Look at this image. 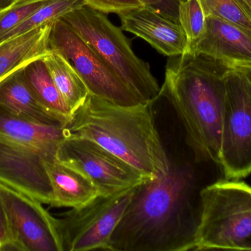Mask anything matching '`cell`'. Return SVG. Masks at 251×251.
<instances>
[{
	"mask_svg": "<svg viewBox=\"0 0 251 251\" xmlns=\"http://www.w3.org/2000/svg\"><path fill=\"white\" fill-rule=\"evenodd\" d=\"M49 0H16L0 8V40Z\"/></svg>",
	"mask_w": 251,
	"mask_h": 251,
	"instance_id": "obj_23",
	"label": "cell"
},
{
	"mask_svg": "<svg viewBox=\"0 0 251 251\" xmlns=\"http://www.w3.org/2000/svg\"><path fill=\"white\" fill-rule=\"evenodd\" d=\"M227 70L203 56L170 57L159 96L174 108L185 144L219 162Z\"/></svg>",
	"mask_w": 251,
	"mask_h": 251,
	"instance_id": "obj_3",
	"label": "cell"
},
{
	"mask_svg": "<svg viewBox=\"0 0 251 251\" xmlns=\"http://www.w3.org/2000/svg\"><path fill=\"white\" fill-rule=\"evenodd\" d=\"M43 57L22 68L24 79L37 101L66 126L72 120L73 113L57 89Z\"/></svg>",
	"mask_w": 251,
	"mask_h": 251,
	"instance_id": "obj_18",
	"label": "cell"
},
{
	"mask_svg": "<svg viewBox=\"0 0 251 251\" xmlns=\"http://www.w3.org/2000/svg\"><path fill=\"white\" fill-rule=\"evenodd\" d=\"M135 187L109 195H100L87 204L56 218L62 250L109 251L113 231L123 217Z\"/></svg>",
	"mask_w": 251,
	"mask_h": 251,
	"instance_id": "obj_7",
	"label": "cell"
},
{
	"mask_svg": "<svg viewBox=\"0 0 251 251\" xmlns=\"http://www.w3.org/2000/svg\"><path fill=\"white\" fill-rule=\"evenodd\" d=\"M63 19L144 103L159 98L160 86L147 62L137 57L121 28L105 13L88 5L69 12Z\"/></svg>",
	"mask_w": 251,
	"mask_h": 251,
	"instance_id": "obj_4",
	"label": "cell"
},
{
	"mask_svg": "<svg viewBox=\"0 0 251 251\" xmlns=\"http://www.w3.org/2000/svg\"><path fill=\"white\" fill-rule=\"evenodd\" d=\"M206 15L199 0H182L178 6V22L187 40V53L200 40L206 28ZM185 53V54H186Z\"/></svg>",
	"mask_w": 251,
	"mask_h": 251,
	"instance_id": "obj_21",
	"label": "cell"
},
{
	"mask_svg": "<svg viewBox=\"0 0 251 251\" xmlns=\"http://www.w3.org/2000/svg\"><path fill=\"white\" fill-rule=\"evenodd\" d=\"M43 155L22 144L0 139V183L44 204L53 193Z\"/></svg>",
	"mask_w": 251,
	"mask_h": 251,
	"instance_id": "obj_11",
	"label": "cell"
},
{
	"mask_svg": "<svg viewBox=\"0 0 251 251\" xmlns=\"http://www.w3.org/2000/svg\"><path fill=\"white\" fill-rule=\"evenodd\" d=\"M44 166L52 189L51 207H80L100 195L98 189L89 178L57 159L44 160Z\"/></svg>",
	"mask_w": 251,
	"mask_h": 251,
	"instance_id": "obj_15",
	"label": "cell"
},
{
	"mask_svg": "<svg viewBox=\"0 0 251 251\" xmlns=\"http://www.w3.org/2000/svg\"><path fill=\"white\" fill-rule=\"evenodd\" d=\"M240 1L251 13V0H240Z\"/></svg>",
	"mask_w": 251,
	"mask_h": 251,
	"instance_id": "obj_27",
	"label": "cell"
},
{
	"mask_svg": "<svg viewBox=\"0 0 251 251\" xmlns=\"http://www.w3.org/2000/svg\"><path fill=\"white\" fill-rule=\"evenodd\" d=\"M221 163L193 156L137 186L110 242L111 251H195L201 193L225 179Z\"/></svg>",
	"mask_w": 251,
	"mask_h": 251,
	"instance_id": "obj_1",
	"label": "cell"
},
{
	"mask_svg": "<svg viewBox=\"0 0 251 251\" xmlns=\"http://www.w3.org/2000/svg\"><path fill=\"white\" fill-rule=\"evenodd\" d=\"M119 17L122 30L145 40L160 54L170 57L187 53V40L179 22L146 6Z\"/></svg>",
	"mask_w": 251,
	"mask_h": 251,
	"instance_id": "obj_13",
	"label": "cell"
},
{
	"mask_svg": "<svg viewBox=\"0 0 251 251\" xmlns=\"http://www.w3.org/2000/svg\"><path fill=\"white\" fill-rule=\"evenodd\" d=\"M220 163L227 179L251 173V72L228 69L224 75Z\"/></svg>",
	"mask_w": 251,
	"mask_h": 251,
	"instance_id": "obj_6",
	"label": "cell"
},
{
	"mask_svg": "<svg viewBox=\"0 0 251 251\" xmlns=\"http://www.w3.org/2000/svg\"><path fill=\"white\" fill-rule=\"evenodd\" d=\"M0 107L19 117L35 123L64 126L32 95L24 79L22 69L13 72L0 82Z\"/></svg>",
	"mask_w": 251,
	"mask_h": 251,
	"instance_id": "obj_17",
	"label": "cell"
},
{
	"mask_svg": "<svg viewBox=\"0 0 251 251\" xmlns=\"http://www.w3.org/2000/svg\"><path fill=\"white\" fill-rule=\"evenodd\" d=\"M53 22L0 43V82L32 60L48 54Z\"/></svg>",
	"mask_w": 251,
	"mask_h": 251,
	"instance_id": "obj_16",
	"label": "cell"
},
{
	"mask_svg": "<svg viewBox=\"0 0 251 251\" xmlns=\"http://www.w3.org/2000/svg\"><path fill=\"white\" fill-rule=\"evenodd\" d=\"M68 135L65 126L35 123L0 107V139L32 149L47 161L56 159L57 148Z\"/></svg>",
	"mask_w": 251,
	"mask_h": 251,
	"instance_id": "obj_14",
	"label": "cell"
},
{
	"mask_svg": "<svg viewBox=\"0 0 251 251\" xmlns=\"http://www.w3.org/2000/svg\"><path fill=\"white\" fill-rule=\"evenodd\" d=\"M13 250L63 251L56 218L42 203L0 183Z\"/></svg>",
	"mask_w": 251,
	"mask_h": 251,
	"instance_id": "obj_10",
	"label": "cell"
},
{
	"mask_svg": "<svg viewBox=\"0 0 251 251\" xmlns=\"http://www.w3.org/2000/svg\"><path fill=\"white\" fill-rule=\"evenodd\" d=\"M49 45L70 62L91 95L119 106L146 103L60 18L53 22Z\"/></svg>",
	"mask_w": 251,
	"mask_h": 251,
	"instance_id": "obj_8",
	"label": "cell"
},
{
	"mask_svg": "<svg viewBox=\"0 0 251 251\" xmlns=\"http://www.w3.org/2000/svg\"><path fill=\"white\" fill-rule=\"evenodd\" d=\"M85 5L86 4L82 0H49L20 25L6 34L0 40V43L60 19L69 12Z\"/></svg>",
	"mask_w": 251,
	"mask_h": 251,
	"instance_id": "obj_20",
	"label": "cell"
},
{
	"mask_svg": "<svg viewBox=\"0 0 251 251\" xmlns=\"http://www.w3.org/2000/svg\"><path fill=\"white\" fill-rule=\"evenodd\" d=\"M4 250H13V240L5 209L0 195V251Z\"/></svg>",
	"mask_w": 251,
	"mask_h": 251,
	"instance_id": "obj_26",
	"label": "cell"
},
{
	"mask_svg": "<svg viewBox=\"0 0 251 251\" xmlns=\"http://www.w3.org/2000/svg\"><path fill=\"white\" fill-rule=\"evenodd\" d=\"M7 2L9 3V4H10V3L13 2V1H16V0H7Z\"/></svg>",
	"mask_w": 251,
	"mask_h": 251,
	"instance_id": "obj_28",
	"label": "cell"
},
{
	"mask_svg": "<svg viewBox=\"0 0 251 251\" xmlns=\"http://www.w3.org/2000/svg\"><path fill=\"white\" fill-rule=\"evenodd\" d=\"M201 212L195 251H251V187L221 180L201 193Z\"/></svg>",
	"mask_w": 251,
	"mask_h": 251,
	"instance_id": "obj_5",
	"label": "cell"
},
{
	"mask_svg": "<svg viewBox=\"0 0 251 251\" xmlns=\"http://www.w3.org/2000/svg\"><path fill=\"white\" fill-rule=\"evenodd\" d=\"M206 16H214L251 31V13L240 0H199Z\"/></svg>",
	"mask_w": 251,
	"mask_h": 251,
	"instance_id": "obj_22",
	"label": "cell"
},
{
	"mask_svg": "<svg viewBox=\"0 0 251 251\" xmlns=\"http://www.w3.org/2000/svg\"><path fill=\"white\" fill-rule=\"evenodd\" d=\"M56 159L89 178L101 195L134 188L148 181L125 161L81 137L68 135L57 148Z\"/></svg>",
	"mask_w": 251,
	"mask_h": 251,
	"instance_id": "obj_9",
	"label": "cell"
},
{
	"mask_svg": "<svg viewBox=\"0 0 251 251\" xmlns=\"http://www.w3.org/2000/svg\"><path fill=\"white\" fill-rule=\"evenodd\" d=\"M146 7L156 10L168 19L178 22V6L182 0H140Z\"/></svg>",
	"mask_w": 251,
	"mask_h": 251,
	"instance_id": "obj_25",
	"label": "cell"
},
{
	"mask_svg": "<svg viewBox=\"0 0 251 251\" xmlns=\"http://www.w3.org/2000/svg\"><path fill=\"white\" fill-rule=\"evenodd\" d=\"M152 104L119 106L89 94L66 128L69 135L100 144L148 181L154 179L168 172L171 159L156 128Z\"/></svg>",
	"mask_w": 251,
	"mask_h": 251,
	"instance_id": "obj_2",
	"label": "cell"
},
{
	"mask_svg": "<svg viewBox=\"0 0 251 251\" xmlns=\"http://www.w3.org/2000/svg\"><path fill=\"white\" fill-rule=\"evenodd\" d=\"M86 5L101 13L122 15L144 7L140 0H82Z\"/></svg>",
	"mask_w": 251,
	"mask_h": 251,
	"instance_id": "obj_24",
	"label": "cell"
},
{
	"mask_svg": "<svg viewBox=\"0 0 251 251\" xmlns=\"http://www.w3.org/2000/svg\"><path fill=\"white\" fill-rule=\"evenodd\" d=\"M46 66L72 113L86 101L89 91L70 62L55 50L43 57Z\"/></svg>",
	"mask_w": 251,
	"mask_h": 251,
	"instance_id": "obj_19",
	"label": "cell"
},
{
	"mask_svg": "<svg viewBox=\"0 0 251 251\" xmlns=\"http://www.w3.org/2000/svg\"><path fill=\"white\" fill-rule=\"evenodd\" d=\"M186 54L203 56L227 69L251 72V31L206 16L203 35Z\"/></svg>",
	"mask_w": 251,
	"mask_h": 251,
	"instance_id": "obj_12",
	"label": "cell"
}]
</instances>
